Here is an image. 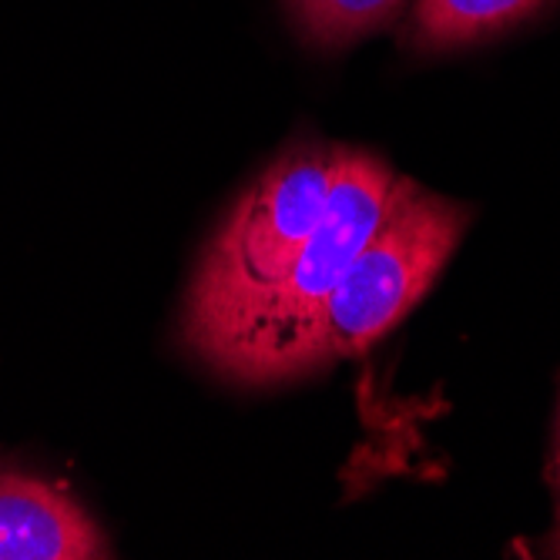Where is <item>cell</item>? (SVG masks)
<instances>
[{
    "instance_id": "cell-8",
    "label": "cell",
    "mask_w": 560,
    "mask_h": 560,
    "mask_svg": "<svg viewBox=\"0 0 560 560\" xmlns=\"http://www.w3.org/2000/svg\"><path fill=\"white\" fill-rule=\"evenodd\" d=\"M553 480H557V500H560V436H557V467H553ZM560 506V503H557Z\"/></svg>"
},
{
    "instance_id": "cell-7",
    "label": "cell",
    "mask_w": 560,
    "mask_h": 560,
    "mask_svg": "<svg viewBox=\"0 0 560 560\" xmlns=\"http://www.w3.org/2000/svg\"><path fill=\"white\" fill-rule=\"evenodd\" d=\"M547 553H550V557H560V530L547 540Z\"/></svg>"
},
{
    "instance_id": "cell-1",
    "label": "cell",
    "mask_w": 560,
    "mask_h": 560,
    "mask_svg": "<svg viewBox=\"0 0 560 560\" xmlns=\"http://www.w3.org/2000/svg\"><path fill=\"white\" fill-rule=\"evenodd\" d=\"M332 175V144L295 141L242 191L185 299L182 339L201 363L215 370L289 276L323 219Z\"/></svg>"
},
{
    "instance_id": "cell-3",
    "label": "cell",
    "mask_w": 560,
    "mask_h": 560,
    "mask_svg": "<svg viewBox=\"0 0 560 560\" xmlns=\"http://www.w3.org/2000/svg\"><path fill=\"white\" fill-rule=\"evenodd\" d=\"M396 182L399 175L370 151L336 148V175L319 225L215 373L252 386L295 380V363L305 342L349 262L360 256V248L380 225Z\"/></svg>"
},
{
    "instance_id": "cell-4",
    "label": "cell",
    "mask_w": 560,
    "mask_h": 560,
    "mask_svg": "<svg viewBox=\"0 0 560 560\" xmlns=\"http://www.w3.org/2000/svg\"><path fill=\"white\" fill-rule=\"evenodd\" d=\"M108 537L61 487L0 474V560H101Z\"/></svg>"
},
{
    "instance_id": "cell-2",
    "label": "cell",
    "mask_w": 560,
    "mask_h": 560,
    "mask_svg": "<svg viewBox=\"0 0 560 560\" xmlns=\"http://www.w3.org/2000/svg\"><path fill=\"white\" fill-rule=\"evenodd\" d=\"M470 225V209L399 178L389 206L329 295L295 380L366 352L427 295Z\"/></svg>"
},
{
    "instance_id": "cell-5",
    "label": "cell",
    "mask_w": 560,
    "mask_h": 560,
    "mask_svg": "<svg viewBox=\"0 0 560 560\" xmlns=\"http://www.w3.org/2000/svg\"><path fill=\"white\" fill-rule=\"evenodd\" d=\"M553 4L557 0H417L406 44L420 55L464 50L540 18Z\"/></svg>"
},
{
    "instance_id": "cell-6",
    "label": "cell",
    "mask_w": 560,
    "mask_h": 560,
    "mask_svg": "<svg viewBox=\"0 0 560 560\" xmlns=\"http://www.w3.org/2000/svg\"><path fill=\"white\" fill-rule=\"evenodd\" d=\"M410 0H282L292 34L313 50H346L396 24Z\"/></svg>"
}]
</instances>
